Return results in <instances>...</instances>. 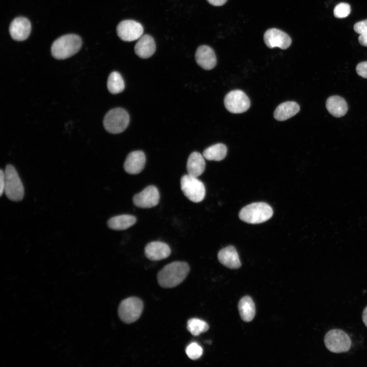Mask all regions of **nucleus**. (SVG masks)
Returning <instances> with one entry per match:
<instances>
[{
	"label": "nucleus",
	"mask_w": 367,
	"mask_h": 367,
	"mask_svg": "<svg viewBox=\"0 0 367 367\" xmlns=\"http://www.w3.org/2000/svg\"><path fill=\"white\" fill-rule=\"evenodd\" d=\"M189 271V266L185 262L171 263L165 266L158 273V283L164 288L175 287L185 279Z\"/></svg>",
	"instance_id": "1"
},
{
	"label": "nucleus",
	"mask_w": 367,
	"mask_h": 367,
	"mask_svg": "<svg viewBox=\"0 0 367 367\" xmlns=\"http://www.w3.org/2000/svg\"><path fill=\"white\" fill-rule=\"evenodd\" d=\"M82 46L81 38L75 34H67L56 40L51 47L53 56L59 60L68 58L75 54Z\"/></svg>",
	"instance_id": "2"
},
{
	"label": "nucleus",
	"mask_w": 367,
	"mask_h": 367,
	"mask_svg": "<svg viewBox=\"0 0 367 367\" xmlns=\"http://www.w3.org/2000/svg\"><path fill=\"white\" fill-rule=\"evenodd\" d=\"M273 214L272 207L267 203L254 202L242 208L239 213V218L248 223L258 224L268 220Z\"/></svg>",
	"instance_id": "3"
},
{
	"label": "nucleus",
	"mask_w": 367,
	"mask_h": 367,
	"mask_svg": "<svg viewBox=\"0 0 367 367\" xmlns=\"http://www.w3.org/2000/svg\"><path fill=\"white\" fill-rule=\"evenodd\" d=\"M4 192L10 200L19 201L24 196V188L17 172L12 165H7L5 170Z\"/></svg>",
	"instance_id": "4"
},
{
	"label": "nucleus",
	"mask_w": 367,
	"mask_h": 367,
	"mask_svg": "<svg viewBox=\"0 0 367 367\" xmlns=\"http://www.w3.org/2000/svg\"><path fill=\"white\" fill-rule=\"evenodd\" d=\"M129 122L128 113L123 109L116 108L110 110L105 115L103 124L104 128L112 134L123 132Z\"/></svg>",
	"instance_id": "5"
},
{
	"label": "nucleus",
	"mask_w": 367,
	"mask_h": 367,
	"mask_svg": "<svg viewBox=\"0 0 367 367\" xmlns=\"http://www.w3.org/2000/svg\"><path fill=\"white\" fill-rule=\"evenodd\" d=\"M324 342L326 348L335 353L348 351L352 345L349 336L344 331L338 329L328 331L324 336Z\"/></svg>",
	"instance_id": "6"
},
{
	"label": "nucleus",
	"mask_w": 367,
	"mask_h": 367,
	"mask_svg": "<svg viewBox=\"0 0 367 367\" xmlns=\"http://www.w3.org/2000/svg\"><path fill=\"white\" fill-rule=\"evenodd\" d=\"M180 187L185 196L193 202H201L205 197L204 185L197 177L188 174L183 175L180 179Z\"/></svg>",
	"instance_id": "7"
},
{
	"label": "nucleus",
	"mask_w": 367,
	"mask_h": 367,
	"mask_svg": "<svg viewBox=\"0 0 367 367\" xmlns=\"http://www.w3.org/2000/svg\"><path fill=\"white\" fill-rule=\"evenodd\" d=\"M143 303L137 297H129L123 300L118 307V316L125 323L130 324L136 321L141 316Z\"/></svg>",
	"instance_id": "8"
},
{
	"label": "nucleus",
	"mask_w": 367,
	"mask_h": 367,
	"mask_svg": "<svg viewBox=\"0 0 367 367\" xmlns=\"http://www.w3.org/2000/svg\"><path fill=\"white\" fill-rule=\"evenodd\" d=\"M224 103L229 112L235 114L246 111L250 106L248 96L240 90H233L227 93L224 98Z\"/></svg>",
	"instance_id": "9"
},
{
	"label": "nucleus",
	"mask_w": 367,
	"mask_h": 367,
	"mask_svg": "<svg viewBox=\"0 0 367 367\" xmlns=\"http://www.w3.org/2000/svg\"><path fill=\"white\" fill-rule=\"evenodd\" d=\"M118 37L124 41L138 40L143 35V28L141 24L133 20H124L117 27Z\"/></svg>",
	"instance_id": "10"
},
{
	"label": "nucleus",
	"mask_w": 367,
	"mask_h": 367,
	"mask_svg": "<svg viewBox=\"0 0 367 367\" xmlns=\"http://www.w3.org/2000/svg\"><path fill=\"white\" fill-rule=\"evenodd\" d=\"M160 201L159 192L154 186H149L134 195V204L137 207L151 208L158 205Z\"/></svg>",
	"instance_id": "11"
},
{
	"label": "nucleus",
	"mask_w": 367,
	"mask_h": 367,
	"mask_svg": "<svg viewBox=\"0 0 367 367\" xmlns=\"http://www.w3.org/2000/svg\"><path fill=\"white\" fill-rule=\"evenodd\" d=\"M264 40L266 45L270 48L278 47L285 49L292 43L291 38L286 33L275 28L267 30L264 35Z\"/></svg>",
	"instance_id": "12"
},
{
	"label": "nucleus",
	"mask_w": 367,
	"mask_h": 367,
	"mask_svg": "<svg viewBox=\"0 0 367 367\" xmlns=\"http://www.w3.org/2000/svg\"><path fill=\"white\" fill-rule=\"evenodd\" d=\"M31 31L30 21L25 17H19L15 18L9 27V33L15 40L23 41L27 39Z\"/></svg>",
	"instance_id": "13"
},
{
	"label": "nucleus",
	"mask_w": 367,
	"mask_h": 367,
	"mask_svg": "<svg viewBox=\"0 0 367 367\" xmlns=\"http://www.w3.org/2000/svg\"><path fill=\"white\" fill-rule=\"evenodd\" d=\"M145 162L144 153L140 150L134 151L127 156L123 165L124 169L128 174H137L143 170Z\"/></svg>",
	"instance_id": "14"
},
{
	"label": "nucleus",
	"mask_w": 367,
	"mask_h": 367,
	"mask_svg": "<svg viewBox=\"0 0 367 367\" xmlns=\"http://www.w3.org/2000/svg\"><path fill=\"white\" fill-rule=\"evenodd\" d=\"M195 60L198 65L205 70L213 69L217 63L214 51L211 47L205 45L197 48L195 53Z\"/></svg>",
	"instance_id": "15"
},
{
	"label": "nucleus",
	"mask_w": 367,
	"mask_h": 367,
	"mask_svg": "<svg viewBox=\"0 0 367 367\" xmlns=\"http://www.w3.org/2000/svg\"><path fill=\"white\" fill-rule=\"evenodd\" d=\"M171 253L170 247L165 243L154 241L146 245L145 254L151 260H160L168 257Z\"/></svg>",
	"instance_id": "16"
},
{
	"label": "nucleus",
	"mask_w": 367,
	"mask_h": 367,
	"mask_svg": "<svg viewBox=\"0 0 367 367\" xmlns=\"http://www.w3.org/2000/svg\"><path fill=\"white\" fill-rule=\"evenodd\" d=\"M219 262L230 269H238L241 266L238 253L232 246H227L220 250L218 254Z\"/></svg>",
	"instance_id": "17"
},
{
	"label": "nucleus",
	"mask_w": 367,
	"mask_h": 367,
	"mask_svg": "<svg viewBox=\"0 0 367 367\" xmlns=\"http://www.w3.org/2000/svg\"><path fill=\"white\" fill-rule=\"evenodd\" d=\"M156 48L154 39L151 36L145 34L142 36L136 43L134 50L136 54L143 59L150 57Z\"/></svg>",
	"instance_id": "18"
},
{
	"label": "nucleus",
	"mask_w": 367,
	"mask_h": 367,
	"mask_svg": "<svg viewBox=\"0 0 367 367\" xmlns=\"http://www.w3.org/2000/svg\"><path fill=\"white\" fill-rule=\"evenodd\" d=\"M326 108L330 114L338 118L344 116L348 111L346 101L338 95L328 97L326 102Z\"/></svg>",
	"instance_id": "19"
},
{
	"label": "nucleus",
	"mask_w": 367,
	"mask_h": 367,
	"mask_svg": "<svg viewBox=\"0 0 367 367\" xmlns=\"http://www.w3.org/2000/svg\"><path fill=\"white\" fill-rule=\"evenodd\" d=\"M203 155L198 152H193L189 155L187 163L188 174L197 177L201 175L205 170V163Z\"/></svg>",
	"instance_id": "20"
},
{
	"label": "nucleus",
	"mask_w": 367,
	"mask_h": 367,
	"mask_svg": "<svg viewBox=\"0 0 367 367\" xmlns=\"http://www.w3.org/2000/svg\"><path fill=\"white\" fill-rule=\"evenodd\" d=\"M299 110L300 107L296 102H284L276 108L274 117L278 121H284L295 115Z\"/></svg>",
	"instance_id": "21"
},
{
	"label": "nucleus",
	"mask_w": 367,
	"mask_h": 367,
	"mask_svg": "<svg viewBox=\"0 0 367 367\" xmlns=\"http://www.w3.org/2000/svg\"><path fill=\"white\" fill-rule=\"evenodd\" d=\"M137 219L134 216L124 214L114 216L108 221L109 227L113 230H125L134 225Z\"/></svg>",
	"instance_id": "22"
},
{
	"label": "nucleus",
	"mask_w": 367,
	"mask_h": 367,
	"mask_svg": "<svg viewBox=\"0 0 367 367\" xmlns=\"http://www.w3.org/2000/svg\"><path fill=\"white\" fill-rule=\"evenodd\" d=\"M238 309L241 319L245 322L252 321L255 314V304L249 296L243 297L239 301Z\"/></svg>",
	"instance_id": "23"
},
{
	"label": "nucleus",
	"mask_w": 367,
	"mask_h": 367,
	"mask_svg": "<svg viewBox=\"0 0 367 367\" xmlns=\"http://www.w3.org/2000/svg\"><path fill=\"white\" fill-rule=\"evenodd\" d=\"M227 154V147L222 143L211 146L203 152L204 159L209 161H220L224 159Z\"/></svg>",
	"instance_id": "24"
},
{
	"label": "nucleus",
	"mask_w": 367,
	"mask_h": 367,
	"mask_svg": "<svg viewBox=\"0 0 367 367\" xmlns=\"http://www.w3.org/2000/svg\"><path fill=\"white\" fill-rule=\"evenodd\" d=\"M125 85L121 74L117 72H111L108 78L107 88L112 94L121 93L124 89Z\"/></svg>",
	"instance_id": "25"
},
{
	"label": "nucleus",
	"mask_w": 367,
	"mask_h": 367,
	"mask_svg": "<svg viewBox=\"0 0 367 367\" xmlns=\"http://www.w3.org/2000/svg\"><path fill=\"white\" fill-rule=\"evenodd\" d=\"M208 329L209 326L206 322L197 318L191 319L187 322L188 330L194 336H198Z\"/></svg>",
	"instance_id": "26"
},
{
	"label": "nucleus",
	"mask_w": 367,
	"mask_h": 367,
	"mask_svg": "<svg viewBox=\"0 0 367 367\" xmlns=\"http://www.w3.org/2000/svg\"><path fill=\"white\" fill-rule=\"evenodd\" d=\"M186 353L189 358L192 360H196L202 356L203 349L196 343H192L187 347Z\"/></svg>",
	"instance_id": "27"
},
{
	"label": "nucleus",
	"mask_w": 367,
	"mask_h": 367,
	"mask_svg": "<svg viewBox=\"0 0 367 367\" xmlns=\"http://www.w3.org/2000/svg\"><path fill=\"white\" fill-rule=\"evenodd\" d=\"M351 12L350 6L347 3H342L337 5L333 11L335 17L343 18L348 16Z\"/></svg>",
	"instance_id": "28"
},
{
	"label": "nucleus",
	"mask_w": 367,
	"mask_h": 367,
	"mask_svg": "<svg viewBox=\"0 0 367 367\" xmlns=\"http://www.w3.org/2000/svg\"><path fill=\"white\" fill-rule=\"evenodd\" d=\"M354 30L359 34L367 33V19L359 21L354 25Z\"/></svg>",
	"instance_id": "29"
},
{
	"label": "nucleus",
	"mask_w": 367,
	"mask_h": 367,
	"mask_svg": "<svg viewBox=\"0 0 367 367\" xmlns=\"http://www.w3.org/2000/svg\"><path fill=\"white\" fill-rule=\"evenodd\" d=\"M356 71L359 76L367 78V61L358 64L356 67Z\"/></svg>",
	"instance_id": "30"
},
{
	"label": "nucleus",
	"mask_w": 367,
	"mask_h": 367,
	"mask_svg": "<svg viewBox=\"0 0 367 367\" xmlns=\"http://www.w3.org/2000/svg\"><path fill=\"white\" fill-rule=\"evenodd\" d=\"M5 186V171L2 169L0 171V195L2 196L4 192Z\"/></svg>",
	"instance_id": "31"
},
{
	"label": "nucleus",
	"mask_w": 367,
	"mask_h": 367,
	"mask_svg": "<svg viewBox=\"0 0 367 367\" xmlns=\"http://www.w3.org/2000/svg\"><path fill=\"white\" fill-rule=\"evenodd\" d=\"M358 41L361 45L367 47V33L360 34L358 37Z\"/></svg>",
	"instance_id": "32"
},
{
	"label": "nucleus",
	"mask_w": 367,
	"mask_h": 367,
	"mask_svg": "<svg viewBox=\"0 0 367 367\" xmlns=\"http://www.w3.org/2000/svg\"><path fill=\"white\" fill-rule=\"evenodd\" d=\"M208 3L214 6H220L224 5L227 0H206Z\"/></svg>",
	"instance_id": "33"
},
{
	"label": "nucleus",
	"mask_w": 367,
	"mask_h": 367,
	"mask_svg": "<svg viewBox=\"0 0 367 367\" xmlns=\"http://www.w3.org/2000/svg\"><path fill=\"white\" fill-rule=\"evenodd\" d=\"M362 320L364 325L367 327V306L364 308L363 310Z\"/></svg>",
	"instance_id": "34"
}]
</instances>
